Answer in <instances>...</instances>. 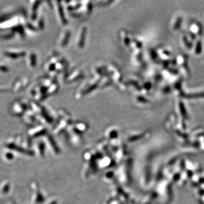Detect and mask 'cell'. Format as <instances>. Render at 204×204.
Wrapping results in <instances>:
<instances>
[{"label": "cell", "instance_id": "2", "mask_svg": "<svg viewBox=\"0 0 204 204\" xmlns=\"http://www.w3.org/2000/svg\"><path fill=\"white\" fill-rule=\"evenodd\" d=\"M195 47V53L196 52V54H200V53L202 52V43L201 40L197 41Z\"/></svg>", "mask_w": 204, "mask_h": 204}, {"label": "cell", "instance_id": "1", "mask_svg": "<svg viewBox=\"0 0 204 204\" xmlns=\"http://www.w3.org/2000/svg\"><path fill=\"white\" fill-rule=\"evenodd\" d=\"M201 27L200 25H198V24L196 23V22H193V23L190 25V26H189L190 32H189L192 35H195V37H196V36H197V35H200L201 34Z\"/></svg>", "mask_w": 204, "mask_h": 204}]
</instances>
